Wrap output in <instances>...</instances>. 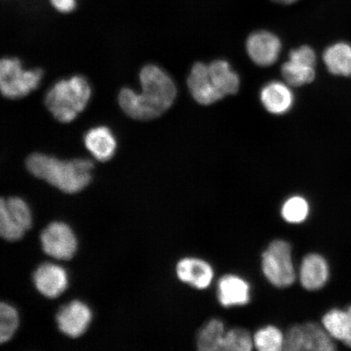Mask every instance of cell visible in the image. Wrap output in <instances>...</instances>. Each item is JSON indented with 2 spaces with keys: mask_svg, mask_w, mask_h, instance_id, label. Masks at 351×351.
Listing matches in <instances>:
<instances>
[{
  "mask_svg": "<svg viewBox=\"0 0 351 351\" xmlns=\"http://www.w3.org/2000/svg\"><path fill=\"white\" fill-rule=\"evenodd\" d=\"M329 275L328 263L318 254H309L304 258L300 267V278L307 291H317L327 282Z\"/></svg>",
  "mask_w": 351,
  "mask_h": 351,
  "instance_id": "15",
  "label": "cell"
},
{
  "mask_svg": "<svg viewBox=\"0 0 351 351\" xmlns=\"http://www.w3.org/2000/svg\"><path fill=\"white\" fill-rule=\"evenodd\" d=\"M285 335L275 326L260 329L253 337L254 346L261 351L283 350Z\"/></svg>",
  "mask_w": 351,
  "mask_h": 351,
  "instance_id": "23",
  "label": "cell"
},
{
  "mask_svg": "<svg viewBox=\"0 0 351 351\" xmlns=\"http://www.w3.org/2000/svg\"><path fill=\"white\" fill-rule=\"evenodd\" d=\"M32 215L27 204L19 197L0 201V234L10 241L20 240L32 228Z\"/></svg>",
  "mask_w": 351,
  "mask_h": 351,
  "instance_id": "7",
  "label": "cell"
},
{
  "mask_svg": "<svg viewBox=\"0 0 351 351\" xmlns=\"http://www.w3.org/2000/svg\"><path fill=\"white\" fill-rule=\"evenodd\" d=\"M35 287L43 296L56 298L68 287V275L62 267L45 263L35 270L33 276Z\"/></svg>",
  "mask_w": 351,
  "mask_h": 351,
  "instance_id": "12",
  "label": "cell"
},
{
  "mask_svg": "<svg viewBox=\"0 0 351 351\" xmlns=\"http://www.w3.org/2000/svg\"><path fill=\"white\" fill-rule=\"evenodd\" d=\"M261 99L267 112L274 115H282L291 109L293 95L284 83L271 82L263 87Z\"/></svg>",
  "mask_w": 351,
  "mask_h": 351,
  "instance_id": "18",
  "label": "cell"
},
{
  "mask_svg": "<svg viewBox=\"0 0 351 351\" xmlns=\"http://www.w3.org/2000/svg\"><path fill=\"white\" fill-rule=\"evenodd\" d=\"M337 349L326 328L314 322L293 326L285 333L283 350L332 351Z\"/></svg>",
  "mask_w": 351,
  "mask_h": 351,
  "instance_id": "6",
  "label": "cell"
},
{
  "mask_svg": "<svg viewBox=\"0 0 351 351\" xmlns=\"http://www.w3.org/2000/svg\"><path fill=\"white\" fill-rule=\"evenodd\" d=\"M19 326V317L14 307L2 302L0 305V342L10 341Z\"/></svg>",
  "mask_w": 351,
  "mask_h": 351,
  "instance_id": "26",
  "label": "cell"
},
{
  "mask_svg": "<svg viewBox=\"0 0 351 351\" xmlns=\"http://www.w3.org/2000/svg\"><path fill=\"white\" fill-rule=\"evenodd\" d=\"M91 93V87L85 77L62 79L48 90L46 107L57 121L69 123L85 109Z\"/></svg>",
  "mask_w": 351,
  "mask_h": 351,
  "instance_id": "3",
  "label": "cell"
},
{
  "mask_svg": "<svg viewBox=\"0 0 351 351\" xmlns=\"http://www.w3.org/2000/svg\"><path fill=\"white\" fill-rule=\"evenodd\" d=\"M188 87L193 98L202 105H210L222 99L210 82L208 65L196 63L188 77Z\"/></svg>",
  "mask_w": 351,
  "mask_h": 351,
  "instance_id": "14",
  "label": "cell"
},
{
  "mask_svg": "<svg viewBox=\"0 0 351 351\" xmlns=\"http://www.w3.org/2000/svg\"><path fill=\"white\" fill-rule=\"evenodd\" d=\"M139 80L141 93L124 88L118 96L120 106L126 115L135 120L155 119L172 106L177 88L169 74L154 64L143 68Z\"/></svg>",
  "mask_w": 351,
  "mask_h": 351,
  "instance_id": "1",
  "label": "cell"
},
{
  "mask_svg": "<svg viewBox=\"0 0 351 351\" xmlns=\"http://www.w3.org/2000/svg\"><path fill=\"white\" fill-rule=\"evenodd\" d=\"M322 324L332 339L345 342L350 330V319L348 313L339 309L329 311L324 315Z\"/></svg>",
  "mask_w": 351,
  "mask_h": 351,
  "instance_id": "22",
  "label": "cell"
},
{
  "mask_svg": "<svg viewBox=\"0 0 351 351\" xmlns=\"http://www.w3.org/2000/svg\"><path fill=\"white\" fill-rule=\"evenodd\" d=\"M226 332L221 320L210 319L197 333V349L201 351H221Z\"/></svg>",
  "mask_w": 351,
  "mask_h": 351,
  "instance_id": "21",
  "label": "cell"
},
{
  "mask_svg": "<svg viewBox=\"0 0 351 351\" xmlns=\"http://www.w3.org/2000/svg\"><path fill=\"white\" fill-rule=\"evenodd\" d=\"M218 300L226 307L247 304L250 302V285L238 276H223L218 283Z\"/></svg>",
  "mask_w": 351,
  "mask_h": 351,
  "instance_id": "17",
  "label": "cell"
},
{
  "mask_svg": "<svg viewBox=\"0 0 351 351\" xmlns=\"http://www.w3.org/2000/svg\"><path fill=\"white\" fill-rule=\"evenodd\" d=\"M247 49L254 63L267 67L278 60L282 50V43L273 33L257 32L250 35Z\"/></svg>",
  "mask_w": 351,
  "mask_h": 351,
  "instance_id": "11",
  "label": "cell"
},
{
  "mask_svg": "<svg viewBox=\"0 0 351 351\" xmlns=\"http://www.w3.org/2000/svg\"><path fill=\"white\" fill-rule=\"evenodd\" d=\"M91 319L92 313L89 306L77 300L61 307L56 315L60 330L72 339L84 335Z\"/></svg>",
  "mask_w": 351,
  "mask_h": 351,
  "instance_id": "10",
  "label": "cell"
},
{
  "mask_svg": "<svg viewBox=\"0 0 351 351\" xmlns=\"http://www.w3.org/2000/svg\"><path fill=\"white\" fill-rule=\"evenodd\" d=\"M43 71L40 69L25 70L17 58H3L0 62V90L8 99H21L36 90Z\"/></svg>",
  "mask_w": 351,
  "mask_h": 351,
  "instance_id": "4",
  "label": "cell"
},
{
  "mask_svg": "<svg viewBox=\"0 0 351 351\" xmlns=\"http://www.w3.org/2000/svg\"><path fill=\"white\" fill-rule=\"evenodd\" d=\"M273 1L283 4V5H289V4H293L298 1V0H273Z\"/></svg>",
  "mask_w": 351,
  "mask_h": 351,
  "instance_id": "29",
  "label": "cell"
},
{
  "mask_svg": "<svg viewBox=\"0 0 351 351\" xmlns=\"http://www.w3.org/2000/svg\"><path fill=\"white\" fill-rule=\"evenodd\" d=\"M309 205L304 197L293 196L285 202L282 208V216L285 221L291 223L304 222L308 217Z\"/></svg>",
  "mask_w": 351,
  "mask_h": 351,
  "instance_id": "25",
  "label": "cell"
},
{
  "mask_svg": "<svg viewBox=\"0 0 351 351\" xmlns=\"http://www.w3.org/2000/svg\"><path fill=\"white\" fill-rule=\"evenodd\" d=\"M262 270L274 287L285 288L295 283L296 274L291 245L284 240L271 241L262 254Z\"/></svg>",
  "mask_w": 351,
  "mask_h": 351,
  "instance_id": "5",
  "label": "cell"
},
{
  "mask_svg": "<svg viewBox=\"0 0 351 351\" xmlns=\"http://www.w3.org/2000/svg\"><path fill=\"white\" fill-rule=\"evenodd\" d=\"M85 146L96 160L106 162L115 155L117 143L111 130L106 126H99L86 132Z\"/></svg>",
  "mask_w": 351,
  "mask_h": 351,
  "instance_id": "16",
  "label": "cell"
},
{
  "mask_svg": "<svg viewBox=\"0 0 351 351\" xmlns=\"http://www.w3.org/2000/svg\"><path fill=\"white\" fill-rule=\"evenodd\" d=\"M176 273L181 282L197 289L209 287L214 278L213 267L197 258H182L176 267Z\"/></svg>",
  "mask_w": 351,
  "mask_h": 351,
  "instance_id": "13",
  "label": "cell"
},
{
  "mask_svg": "<svg viewBox=\"0 0 351 351\" xmlns=\"http://www.w3.org/2000/svg\"><path fill=\"white\" fill-rule=\"evenodd\" d=\"M323 60L329 73L336 76L351 77V46L337 43L324 52Z\"/></svg>",
  "mask_w": 351,
  "mask_h": 351,
  "instance_id": "20",
  "label": "cell"
},
{
  "mask_svg": "<svg viewBox=\"0 0 351 351\" xmlns=\"http://www.w3.org/2000/svg\"><path fill=\"white\" fill-rule=\"evenodd\" d=\"M29 172L67 194H75L89 185L93 162L85 159L61 160L42 153H34L26 160Z\"/></svg>",
  "mask_w": 351,
  "mask_h": 351,
  "instance_id": "2",
  "label": "cell"
},
{
  "mask_svg": "<svg viewBox=\"0 0 351 351\" xmlns=\"http://www.w3.org/2000/svg\"><path fill=\"white\" fill-rule=\"evenodd\" d=\"M42 248L47 256L60 261H69L75 254L77 241L75 234L63 222H53L40 235Z\"/></svg>",
  "mask_w": 351,
  "mask_h": 351,
  "instance_id": "8",
  "label": "cell"
},
{
  "mask_svg": "<svg viewBox=\"0 0 351 351\" xmlns=\"http://www.w3.org/2000/svg\"><path fill=\"white\" fill-rule=\"evenodd\" d=\"M51 5L58 12L69 13L75 10L76 0H50Z\"/></svg>",
  "mask_w": 351,
  "mask_h": 351,
  "instance_id": "27",
  "label": "cell"
},
{
  "mask_svg": "<svg viewBox=\"0 0 351 351\" xmlns=\"http://www.w3.org/2000/svg\"><path fill=\"white\" fill-rule=\"evenodd\" d=\"M346 313H348L350 319V330L348 339L345 341L344 343L346 346H349V348H351V306H349V308L348 309V311H346Z\"/></svg>",
  "mask_w": 351,
  "mask_h": 351,
  "instance_id": "28",
  "label": "cell"
},
{
  "mask_svg": "<svg viewBox=\"0 0 351 351\" xmlns=\"http://www.w3.org/2000/svg\"><path fill=\"white\" fill-rule=\"evenodd\" d=\"M253 346L251 333L245 329L237 328L226 332L221 351H250Z\"/></svg>",
  "mask_w": 351,
  "mask_h": 351,
  "instance_id": "24",
  "label": "cell"
},
{
  "mask_svg": "<svg viewBox=\"0 0 351 351\" xmlns=\"http://www.w3.org/2000/svg\"><path fill=\"white\" fill-rule=\"evenodd\" d=\"M208 72L215 89L221 97L238 93L240 80L226 60H217L208 64Z\"/></svg>",
  "mask_w": 351,
  "mask_h": 351,
  "instance_id": "19",
  "label": "cell"
},
{
  "mask_svg": "<svg viewBox=\"0 0 351 351\" xmlns=\"http://www.w3.org/2000/svg\"><path fill=\"white\" fill-rule=\"evenodd\" d=\"M315 64L317 56L313 48L302 46L289 53V60L282 67V76L289 86L309 84L315 77Z\"/></svg>",
  "mask_w": 351,
  "mask_h": 351,
  "instance_id": "9",
  "label": "cell"
}]
</instances>
